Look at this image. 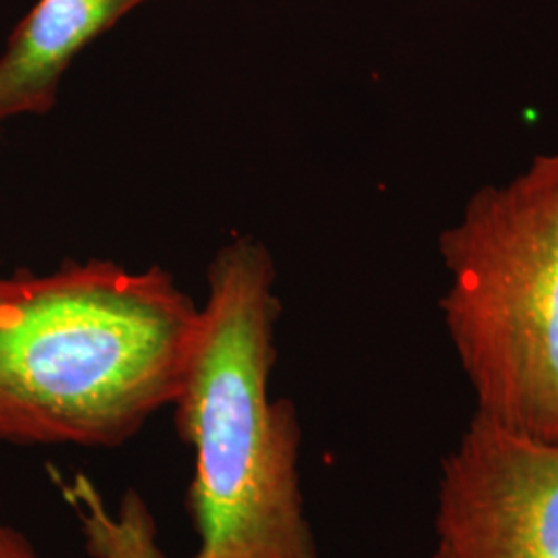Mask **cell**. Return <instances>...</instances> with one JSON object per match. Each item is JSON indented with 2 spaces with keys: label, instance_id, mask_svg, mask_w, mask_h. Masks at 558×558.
Wrapping results in <instances>:
<instances>
[{
  "label": "cell",
  "instance_id": "obj_1",
  "mask_svg": "<svg viewBox=\"0 0 558 558\" xmlns=\"http://www.w3.org/2000/svg\"><path fill=\"white\" fill-rule=\"evenodd\" d=\"M199 306L158 265L0 274V445L117 449L172 408Z\"/></svg>",
  "mask_w": 558,
  "mask_h": 558
},
{
  "label": "cell",
  "instance_id": "obj_2",
  "mask_svg": "<svg viewBox=\"0 0 558 558\" xmlns=\"http://www.w3.org/2000/svg\"><path fill=\"white\" fill-rule=\"evenodd\" d=\"M207 288L172 403L195 461L186 509L199 546L189 558H320L300 484L299 414L269 396L281 304L265 244L228 242Z\"/></svg>",
  "mask_w": 558,
  "mask_h": 558
},
{
  "label": "cell",
  "instance_id": "obj_3",
  "mask_svg": "<svg viewBox=\"0 0 558 558\" xmlns=\"http://www.w3.org/2000/svg\"><path fill=\"white\" fill-rule=\"evenodd\" d=\"M439 251L440 311L474 414L558 440V147L478 189Z\"/></svg>",
  "mask_w": 558,
  "mask_h": 558
},
{
  "label": "cell",
  "instance_id": "obj_4",
  "mask_svg": "<svg viewBox=\"0 0 558 558\" xmlns=\"http://www.w3.org/2000/svg\"><path fill=\"white\" fill-rule=\"evenodd\" d=\"M435 525L445 558H558V440L474 414L442 459Z\"/></svg>",
  "mask_w": 558,
  "mask_h": 558
},
{
  "label": "cell",
  "instance_id": "obj_5",
  "mask_svg": "<svg viewBox=\"0 0 558 558\" xmlns=\"http://www.w3.org/2000/svg\"><path fill=\"white\" fill-rule=\"evenodd\" d=\"M145 2L38 0L0 54V122L50 112L71 62Z\"/></svg>",
  "mask_w": 558,
  "mask_h": 558
},
{
  "label": "cell",
  "instance_id": "obj_6",
  "mask_svg": "<svg viewBox=\"0 0 558 558\" xmlns=\"http://www.w3.org/2000/svg\"><path fill=\"white\" fill-rule=\"evenodd\" d=\"M60 497L80 521L85 548L92 558H168L160 544L158 521L137 490L120 495L117 507H108L100 488L87 474L64 478L52 474Z\"/></svg>",
  "mask_w": 558,
  "mask_h": 558
},
{
  "label": "cell",
  "instance_id": "obj_7",
  "mask_svg": "<svg viewBox=\"0 0 558 558\" xmlns=\"http://www.w3.org/2000/svg\"><path fill=\"white\" fill-rule=\"evenodd\" d=\"M0 558H41V555L21 530L0 521Z\"/></svg>",
  "mask_w": 558,
  "mask_h": 558
},
{
  "label": "cell",
  "instance_id": "obj_8",
  "mask_svg": "<svg viewBox=\"0 0 558 558\" xmlns=\"http://www.w3.org/2000/svg\"><path fill=\"white\" fill-rule=\"evenodd\" d=\"M433 558H445V555H442V553H440L439 548H437V553H435V555H433Z\"/></svg>",
  "mask_w": 558,
  "mask_h": 558
}]
</instances>
